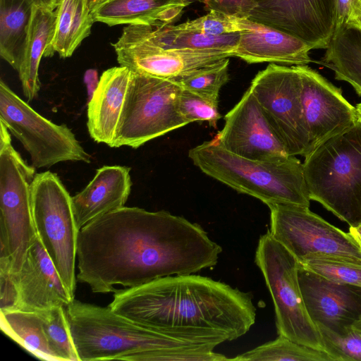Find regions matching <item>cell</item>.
<instances>
[{
	"label": "cell",
	"mask_w": 361,
	"mask_h": 361,
	"mask_svg": "<svg viewBox=\"0 0 361 361\" xmlns=\"http://www.w3.org/2000/svg\"><path fill=\"white\" fill-rule=\"evenodd\" d=\"M221 252L200 225L183 216L124 206L80 229L77 279L93 293H114L116 285L213 267Z\"/></svg>",
	"instance_id": "cell-1"
},
{
	"label": "cell",
	"mask_w": 361,
	"mask_h": 361,
	"mask_svg": "<svg viewBox=\"0 0 361 361\" xmlns=\"http://www.w3.org/2000/svg\"><path fill=\"white\" fill-rule=\"evenodd\" d=\"M108 307L152 329L221 344L245 335L256 319L250 293L211 278L183 274L116 290Z\"/></svg>",
	"instance_id": "cell-2"
},
{
	"label": "cell",
	"mask_w": 361,
	"mask_h": 361,
	"mask_svg": "<svg viewBox=\"0 0 361 361\" xmlns=\"http://www.w3.org/2000/svg\"><path fill=\"white\" fill-rule=\"evenodd\" d=\"M65 309L80 361H166V355L176 350L219 345L202 338L152 329L109 307L75 298Z\"/></svg>",
	"instance_id": "cell-3"
},
{
	"label": "cell",
	"mask_w": 361,
	"mask_h": 361,
	"mask_svg": "<svg viewBox=\"0 0 361 361\" xmlns=\"http://www.w3.org/2000/svg\"><path fill=\"white\" fill-rule=\"evenodd\" d=\"M188 157L204 173L267 206L310 207L303 163L295 156L251 159L226 150L214 138L190 149Z\"/></svg>",
	"instance_id": "cell-4"
},
{
	"label": "cell",
	"mask_w": 361,
	"mask_h": 361,
	"mask_svg": "<svg viewBox=\"0 0 361 361\" xmlns=\"http://www.w3.org/2000/svg\"><path fill=\"white\" fill-rule=\"evenodd\" d=\"M310 197L350 227L361 224V123L359 121L306 154Z\"/></svg>",
	"instance_id": "cell-5"
},
{
	"label": "cell",
	"mask_w": 361,
	"mask_h": 361,
	"mask_svg": "<svg viewBox=\"0 0 361 361\" xmlns=\"http://www.w3.org/2000/svg\"><path fill=\"white\" fill-rule=\"evenodd\" d=\"M35 175V168L14 149L9 130L0 121V257L11 259L13 278L37 235L30 199Z\"/></svg>",
	"instance_id": "cell-6"
},
{
	"label": "cell",
	"mask_w": 361,
	"mask_h": 361,
	"mask_svg": "<svg viewBox=\"0 0 361 361\" xmlns=\"http://www.w3.org/2000/svg\"><path fill=\"white\" fill-rule=\"evenodd\" d=\"M255 262L272 298L278 334L325 350L320 333L305 305L297 259L268 231L259 239Z\"/></svg>",
	"instance_id": "cell-7"
},
{
	"label": "cell",
	"mask_w": 361,
	"mask_h": 361,
	"mask_svg": "<svg viewBox=\"0 0 361 361\" xmlns=\"http://www.w3.org/2000/svg\"><path fill=\"white\" fill-rule=\"evenodd\" d=\"M30 199L37 234L65 286L75 298L80 229L74 216L72 197L59 176L47 171L36 173Z\"/></svg>",
	"instance_id": "cell-8"
},
{
	"label": "cell",
	"mask_w": 361,
	"mask_h": 361,
	"mask_svg": "<svg viewBox=\"0 0 361 361\" xmlns=\"http://www.w3.org/2000/svg\"><path fill=\"white\" fill-rule=\"evenodd\" d=\"M180 86L173 80L132 72L111 147L137 149L188 123L178 110Z\"/></svg>",
	"instance_id": "cell-9"
},
{
	"label": "cell",
	"mask_w": 361,
	"mask_h": 361,
	"mask_svg": "<svg viewBox=\"0 0 361 361\" xmlns=\"http://www.w3.org/2000/svg\"><path fill=\"white\" fill-rule=\"evenodd\" d=\"M0 121L30 154L35 169L63 161L91 162L73 133L35 111L3 81H0Z\"/></svg>",
	"instance_id": "cell-10"
},
{
	"label": "cell",
	"mask_w": 361,
	"mask_h": 361,
	"mask_svg": "<svg viewBox=\"0 0 361 361\" xmlns=\"http://www.w3.org/2000/svg\"><path fill=\"white\" fill-rule=\"evenodd\" d=\"M270 233L299 262L312 257L361 262V247L350 233L331 224L309 207L271 204Z\"/></svg>",
	"instance_id": "cell-11"
},
{
	"label": "cell",
	"mask_w": 361,
	"mask_h": 361,
	"mask_svg": "<svg viewBox=\"0 0 361 361\" xmlns=\"http://www.w3.org/2000/svg\"><path fill=\"white\" fill-rule=\"evenodd\" d=\"M264 114L290 155L304 156L309 133L301 102V78L296 66L270 63L250 86Z\"/></svg>",
	"instance_id": "cell-12"
},
{
	"label": "cell",
	"mask_w": 361,
	"mask_h": 361,
	"mask_svg": "<svg viewBox=\"0 0 361 361\" xmlns=\"http://www.w3.org/2000/svg\"><path fill=\"white\" fill-rule=\"evenodd\" d=\"M112 46L119 66L135 73L175 81L232 57L229 52L165 49L145 39L133 25L126 26Z\"/></svg>",
	"instance_id": "cell-13"
},
{
	"label": "cell",
	"mask_w": 361,
	"mask_h": 361,
	"mask_svg": "<svg viewBox=\"0 0 361 361\" xmlns=\"http://www.w3.org/2000/svg\"><path fill=\"white\" fill-rule=\"evenodd\" d=\"M248 19L326 49L335 28L336 0H255Z\"/></svg>",
	"instance_id": "cell-14"
},
{
	"label": "cell",
	"mask_w": 361,
	"mask_h": 361,
	"mask_svg": "<svg viewBox=\"0 0 361 361\" xmlns=\"http://www.w3.org/2000/svg\"><path fill=\"white\" fill-rule=\"evenodd\" d=\"M296 66L301 78V102L309 133L306 154L353 126L357 118L355 106L344 98L340 88L307 65Z\"/></svg>",
	"instance_id": "cell-15"
},
{
	"label": "cell",
	"mask_w": 361,
	"mask_h": 361,
	"mask_svg": "<svg viewBox=\"0 0 361 361\" xmlns=\"http://www.w3.org/2000/svg\"><path fill=\"white\" fill-rule=\"evenodd\" d=\"M224 120V126L215 139L226 150L255 160H269L290 155L269 125L250 87L225 115Z\"/></svg>",
	"instance_id": "cell-16"
},
{
	"label": "cell",
	"mask_w": 361,
	"mask_h": 361,
	"mask_svg": "<svg viewBox=\"0 0 361 361\" xmlns=\"http://www.w3.org/2000/svg\"><path fill=\"white\" fill-rule=\"evenodd\" d=\"M298 280L307 311L316 326L341 332L361 317V287L327 280L300 264Z\"/></svg>",
	"instance_id": "cell-17"
},
{
	"label": "cell",
	"mask_w": 361,
	"mask_h": 361,
	"mask_svg": "<svg viewBox=\"0 0 361 361\" xmlns=\"http://www.w3.org/2000/svg\"><path fill=\"white\" fill-rule=\"evenodd\" d=\"M13 279L16 289L13 310L37 312L54 306L66 307L75 298L65 286L38 235Z\"/></svg>",
	"instance_id": "cell-18"
},
{
	"label": "cell",
	"mask_w": 361,
	"mask_h": 361,
	"mask_svg": "<svg viewBox=\"0 0 361 361\" xmlns=\"http://www.w3.org/2000/svg\"><path fill=\"white\" fill-rule=\"evenodd\" d=\"M244 30L233 53L248 63L270 62L294 66L312 61L311 47L302 40L268 25L244 18Z\"/></svg>",
	"instance_id": "cell-19"
},
{
	"label": "cell",
	"mask_w": 361,
	"mask_h": 361,
	"mask_svg": "<svg viewBox=\"0 0 361 361\" xmlns=\"http://www.w3.org/2000/svg\"><path fill=\"white\" fill-rule=\"evenodd\" d=\"M130 169L104 166L92 180L72 197L73 208L79 229L104 214L124 207L131 190Z\"/></svg>",
	"instance_id": "cell-20"
},
{
	"label": "cell",
	"mask_w": 361,
	"mask_h": 361,
	"mask_svg": "<svg viewBox=\"0 0 361 361\" xmlns=\"http://www.w3.org/2000/svg\"><path fill=\"white\" fill-rule=\"evenodd\" d=\"M131 75L129 69L121 66L102 74L87 104V129L95 142L111 147Z\"/></svg>",
	"instance_id": "cell-21"
},
{
	"label": "cell",
	"mask_w": 361,
	"mask_h": 361,
	"mask_svg": "<svg viewBox=\"0 0 361 361\" xmlns=\"http://www.w3.org/2000/svg\"><path fill=\"white\" fill-rule=\"evenodd\" d=\"M193 0H104L92 11L95 22L109 26L172 25Z\"/></svg>",
	"instance_id": "cell-22"
},
{
	"label": "cell",
	"mask_w": 361,
	"mask_h": 361,
	"mask_svg": "<svg viewBox=\"0 0 361 361\" xmlns=\"http://www.w3.org/2000/svg\"><path fill=\"white\" fill-rule=\"evenodd\" d=\"M133 25L145 39L165 49L229 52L233 57L240 38V32L211 35L184 28L180 25Z\"/></svg>",
	"instance_id": "cell-23"
},
{
	"label": "cell",
	"mask_w": 361,
	"mask_h": 361,
	"mask_svg": "<svg viewBox=\"0 0 361 361\" xmlns=\"http://www.w3.org/2000/svg\"><path fill=\"white\" fill-rule=\"evenodd\" d=\"M55 25V11L35 7L22 63L18 71L23 94L29 102L35 99L39 91V63L52 40Z\"/></svg>",
	"instance_id": "cell-24"
},
{
	"label": "cell",
	"mask_w": 361,
	"mask_h": 361,
	"mask_svg": "<svg viewBox=\"0 0 361 361\" xmlns=\"http://www.w3.org/2000/svg\"><path fill=\"white\" fill-rule=\"evenodd\" d=\"M56 12L54 34L44 57L57 53L61 58L72 56L91 33L94 23L88 0H59Z\"/></svg>",
	"instance_id": "cell-25"
},
{
	"label": "cell",
	"mask_w": 361,
	"mask_h": 361,
	"mask_svg": "<svg viewBox=\"0 0 361 361\" xmlns=\"http://www.w3.org/2000/svg\"><path fill=\"white\" fill-rule=\"evenodd\" d=\"M35 7L32 0H0V56L17 71L22 63Z\"/></svg>",
	"instance_id": "cell-26"
},
{
	"label": "cell",
	"mask_w": 361,
	"mask_h": 361,
	"mask_svg": "<svg viewBox=\"0 0 361 361\" xmlns=\"http://www.w3.org/2000/svg\"><path fill=\"white\" fill-rule=\"evenodd\" d=\"M322 61L335 73V78L350 83L361 96V28L343 25L334 30Z\"/></svg>",
	"instance_id": "cell-27"
},
{
	"label": "cell",
	"mask_w": 361,
	"mask_h": 361,
	"mask_svg": "<svg viewBox=\"0 0 361 361\" xmlns=\"http://www.w3.org/2000/svg\"><path fill=\"white\" fill-rule=\"evenodd\" d=\"M0 327L5 334L36 357L48 361H62L50 345L37 312H1Z\"/></svg>",
	"instance_id": "cell-28"
},
{
	"label": "cell",
	"mask_w": 361,
	"mask_h": 361,
	"mask_svg": "<svg viewBox=\"0 0 361 361\" xmlns=\"http://www.w3.org/2000/svg\"><path fill=\"white\" fill-rule=\"evenodd\" d=\"M238 361H335L325 350L298 343L283 336L230 358Z\"/></svg>",
	"instance_id": "cell-29"
},
{
	"label": "cell",
	"mask_w": 361,
	"mask_h": 361,
	"mask_svg": "<svg viewBox=\"0 0 361 361\" xmlns=\"http://www.w3.org/2000/svg\"><path fill=\"white\" fill-rule=\"evenodd\" d=\"M54 351L62 361H80L68 322L64 306H54L37 311Z\"/></svg>",
	"instance_id": "cell-30"
},
{
	"label": "cell",
	"mask_w": 361,
	"mask_h": 361,
	"mask_svg": "<svg viewBox=\"0 0 361 361\" xmlns=\"http://www.w3.org/2000/svg\"><path fill=\"white\" fill-rule=\"evenodd\" d=\"M229 58L195 70L176 80L183 89L219 101L221 88L228 82Z\"/></svg>",
	"instance_id": "cell-31"
},
{
	"label": "cell",
	"mask_w": 361,
	"mask_h": 361,
	"mask_svg": "<svg viewBox=\"0 0 361 361\" xmlns=\"http://www.w3.org/2000/svg\"><path fill=\"white\" fill-rule=\"evenodd\" d=\"M300 266L327 280L361 287V262L326 257H312Z\"/></svg>",
	"instance_id": "cell-32"
},
{
	"label": "cell",
	"mask_w": 361,
	"mask_h": 361,
	"mask_svg": "<svg viewBox=\"0 0 361 361\" xmlns=\"http://www.w3.org/2000/svg\"><path fill=\"white\" fill-rule=\"evenodd\" d=\"M322 338L325 350L335 361H361V334L353 328L335 332L317 325Z\"/></svg>",
	"instance_id": "cell-33"
},
{
	"label": "cell",
	"mask_w": 361,
	"mask_h": 361,
	"mask_svg": "<svg viewBox=\"0 0 361 361\" xmlns=\"http://www.w3.org/2000/svg\"><path fill=\"white\" fill-rule=\"evenodd\" d=\"M178 110L188 123L207 121L216 128L221 118L219 112V101L213 100L180 87L177 99Z\"/></svg>",
	"instance_id": "cell-34"
},
{
	"label": "cell",
	"mask_w": 361,
	"mask_h": 361,
	"mask_svg": "<svg viewBox=\"0 0 361 361\" xmlns=\"http://www.w3.org/2000/svg\"><path fill=\"white\" fill-rule=\"evenodd\" d=\"M224 13L209 11L207 15L188 20L180 25L184 28L211 35H224L244 30L243 20Z\"/></svg>",
	"instance_id": "cell-35"
},
{
	"label": "cell",
	"mask_w": 361,
	"mask_h": 361,
	"mask_svg": "<svg viewBox=\"0 0 361 361\" xmlns=\"http://www.w3.org/2000/svg\"><path fill=\"white\" fill-rule=\"evenodd\" d=\"M202 3L205 9L239 18H248L257 3L255 0H193Z\"/></svg>",
	"instance_id": "cell-36"
},
{
	"label": "cell",
	"mask_w": 361,
	"mask_h": 361,
	"mask_svg": "<svg viewBox=\"0 0 361 361\" xmlns=\"http://www.w3.org/2000/svg\"><path fill=\"white\" fill-rule=\"evenodd\" d=\"M343 25L361 28V0H336L334 30Z\"/></svg>",
	"instance_id": "cell-37"
},
{
	"label": "cell",
	"mask_w": 361,
	"mask_h": 361,
	"mask_svg": "<svg viewBox=\"0 0 361 361\" xmlns=\"http://www.w3.org/2000/svg\"><path fill=\"white\" fill-rule=\"evenodd\" d=\"M85 80L87 84L88 99L90 100L99 82L97 78V72L94 70H89L87 71L85 76Z\"/></svg>",
	"instance_id": "cell-38"
},
{
	"label": "cell",
	"mask_w": 361,
	"mask_h": 361,
	"mask_svg": "<svg viewBox=\"0 0 361 361\" xmlns=\"http://www.w3.org/2000/svg\"><path fill=\"white\" fill-rule=\"evenodd\" d=\"M35 6L55 11L59 0H32Z\"/></svg>",
	"instance_id": "cell-39"
},
{
	"label": "cell",
	"mask_w": 361,
	"mask_h": 361,
	"mask_svg": "<svg viewBox=\"0 0 361 361\" xmlns=\"http://www.w3.org/2000/svg\"><path fill=\"white\" fill-rule=\"evenodd\" d=\"M349 232L357 240L361 247V224L357 227H350Z\"/></svg>",
	"instance_id": "cell-40"
},
{
	"label": "cell",
	"mask_w": 361,
	"mask_h": 361,
	"mask_svg": "<svg viewBox=\"0 0 361 361\" xmlns=\"http://www.w3.org/2000/svg\"><path fill=\"white\" fill-rule=\"evenodd\" d=\"M104 0H88V5L91 12L102 1Z\"/></svg>",
	"instance_id": "cell-41"
},
{
	"label": "cell",
	"mask_w": 361,
	"mask_h": 361,
	"mask_svg": "<svg viewBox=\"0 0 361 361\" xmlns=\"http://www.w3.org/2000/svg\"><path fill=\"white\" fill-rule=\"evenodd\" d=\"M355 108L357 121L361 123V102L357 104Z\"/></svg>",
	"instance_id": "cell-42"
},
{
	"label": "cell",
	"mask_w": 361,
	"mask_h": 361,
	"mask_svg": "<svg viewBox=\"0 0 361 361\" xmlns=\"http://www.w3.org/2000/svg\"><path fill=\"white\" fill-rule=\"evenodd\" d=\"M352 326L361 334V317L353 324Z\"/></svg>",
	"instance_id": "cell-43"
}]
</instances>
